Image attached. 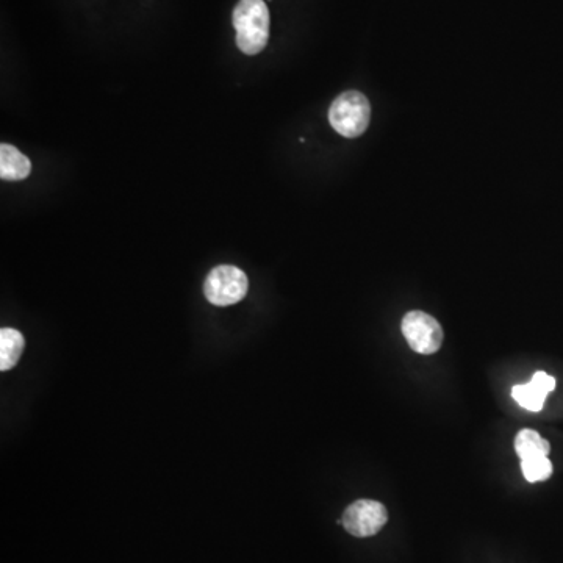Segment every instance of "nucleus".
<instances>
[{
  "label": "nucleus",
  "instance_id": "f257e3e1",
  "mask_svg": "<svg viewBox=\"0 0 563 563\" xmlns=\"http://www.w3.org/2000/svg\"><path fill=\"white\" fill-rule=\"evenodd\" d=\"M237 44L243 54L257 55L269 40V10L265 0H240L234 10Z\"/></svg>",
  "mask_w": 563,
  "mask_h": 563
},
{
  "label": "nucleus",
  "instance_id": "f03ea898",
  "mask_svg": "<svg viewBox=\"0 0 563 563\" xmlns=\"http://www.w3.org/2000/svg\"><path fill=\"white\" fill-rule=\"evenodd\" d=\"M370 119V101L360 91H346L330 105V126L334 127L341 137H360L370 126Z\"/></svg>",
  "mask_w": 563,
  "mask_h": 563
},
{
  "label": "nucleus",
  "instance_id": "7ed1b4c3",
  "mask_svg": "<svg viewBox=\"0 0 563 563\" xmlns=\"http://www.w3.org/2000/svg\"><path fill=\"white\" fill-rule=\"evenodd\" d=\"M248 276L234 265H219L208 273L204 295L210 304L218 307L238 304L248 295Z\"/></svg>",
  "mask_w": 563,
  "mask_h": 563
},
{
  "label": "nucleus",
  "instance_id": "20e7f679",
  "mask_svg": "<svg viewBox=\"0 0 563 563\" xmlns=\"http://www.w3.org/2000/svg\"><path fill=\"white\" fill-rule=\"evenodd\" d=\"M401 330L410 348L418 354L429 356L442 348L445 337L442 326L429 313L420 310L407 313L402 318Z\"/></svg>",
  "mask_w": 563,
  "mask_h": 563
},
{
  "label": "nucleus",
  "instance_id": "39448f33",
  "mask_svg": "<svg viewBox=\"0 0 563 563\" xmlns=\"http://www.w3.org/2000/svg\"><path fill=\"white\" fill-rule=\"evenodd\" d=\"M388 512L384 504L373 499H359L343 513L341 524L354 537H373L384 529Z\"/></svg>",
  "mask_w": 563,
  "mask_h": 563
},
{
  "label": "nucleus",
  "instance_id": "423d86ee",
  "mask_svg": "<svg viewBox=\"0 0 563 563\" xmlns=\"http://www.w3.org/2000/svg\"><path fill=\"white\" fill-rule=\"evenodd\" d=\"M556 388V379L549 374L538 371L532 376L531 382L515 385L512 388V398L529 412H540L545 406L546 396Z\"/></svg>",
  "mask_w": 563,
  "mask_h": 563
},
{
  "label": "nucleus",
  "instance_id": "0eeeda50",
  "mask_svg": "<svg viewBox=\"0 0 563 563\" xmlns=\"http://www.w3.org/2000/svg\"><path fill=\"white\" fill-rule=\"evenodd\" d=\"M32 173V162L10 144L0 146V177L7 182H19Z\"/></svg>",
  "mask_w": 563,
  "mask_h": 563
},
{
  "label": "nucleus",
  "instance_id": "6e6552de",
  "mask_svg": "<svg viewBox=\"0 0 563 563\" xmlns=\"http://www.w3.org/2000/svg\"><path fill=\"white\" fill-rule=\"evenodd\" d=\"M26 346L24 335L11 327L0 329V370L8 371L16 366Z\"/></svg>",
  "mask_w": 563,
  "mask_h": 563
},
{
  "label": "nucleus",
  "instance_id": "1a4fd4ad",
  "mask_svg": "<svg viewBox=\"0 0 563 563\" xmlns=\"http://www.w3.org/2000/svg\"><path fill=\"white\" fill-rule=\"evenodd\" d=\"M515 451L521 460L535 459V457H548L551 445L548 440L532 429H523L515 438Z\"/></svg>",
  "mask_w": 563,
  "mask_h": 563
},
{
  "label": "nucleus",
  "instance_id": "9d476101",
  "mask_svg": "<svg viewBox=\"0 0 563 563\" xmlns=\"http://www.w3.org/2000/svg\"><path fill=\"white\" fill-rule=\"evenodd\" d=\"M521 471L528 482L548 481L553 474V463L548 457H535V459L521 460Z\"/></svg>",
  "mask_w": 563,
  "mask_h": 563
}]
</instances>
